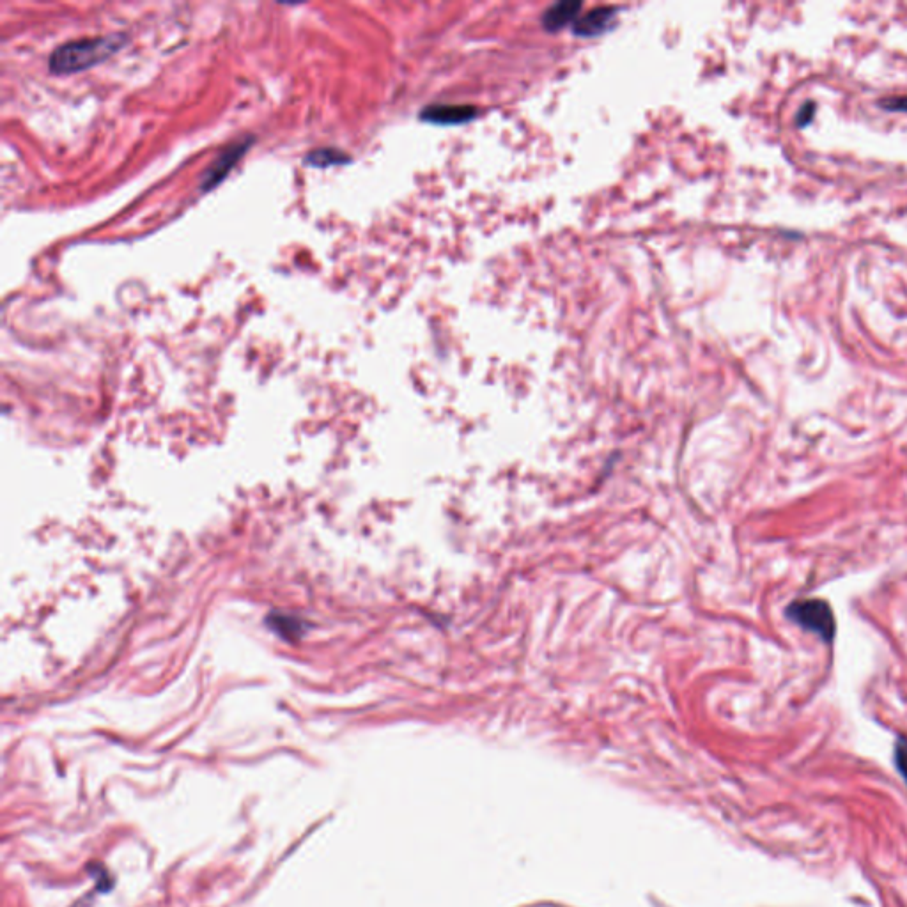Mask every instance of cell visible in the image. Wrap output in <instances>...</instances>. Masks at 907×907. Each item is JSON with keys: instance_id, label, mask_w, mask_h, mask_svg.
<instances>
[{"instance_id": "obj_3", "label": "cell", "mask_w": 907, "mask_h": 907, "mask_svg": "<svg viewBox=\"0 0 907 907\" xmlns=\"http://www.w3.org/2000/svg\"><path fill=\"white\" fill-rule=\"evenodd\" d=\"M252 146V137L249 139L236 140L234 144H231L229 148L224 149V153L218 156L215 163L211 165L210 169L204 174L202 178V190L208 192L211 188L217 187L218 183L229 174V171L233 169L234 165L238 163L241 156L245 155V151Z\"/></svg>"}, {"instance_id": "obj_4", "label": "cell", "mask_w": 907, "mask_h": 907, "mask_svg": "<svg viewBox=\"0 0 907 907\" xmlns=\"http://www.w3.org/2000/svg\"><path fill=\"white\" fill-rule=\"evenodd\" d=\"M475 110L465 105H436L422 112V117L431 123L438 125H452V123H463L473 117Z\"/></svg>"}, {"instance_id": "obj_5", "label": "cell", "mask_w": 907, "mask_h": 907, "mask_svg": "<svg viewBox=\"0 0 907 907\" xmlns=\"http://www.w3.org/2000/svg\"><path fill=\"white\" fill-rule=\"evenodd\" d=\"M580 8H582V4H578V2H559V4H555L553 8L548 9L544 13V25L550 31L564 27V25L569 24L571 20L578 16Z\"/></svg>"}, {"instance_id": "obj_2", "label": "cell", "mask_w": 907, "mask_h": 907, "mask_svg": "<svg viewBox=\"0 0 907 907\" xmlns=\"http://www.w3.org/2000/svg\"><path fill=\"white\" fill-rule=\"evenodd\" d=\"M785 615L799 628L821 638L826 644H833L837 636L835 613L824 599H798L787 606Z\"/></svg>"}, {"instance_id": "obj_10", "label": "cell", "mask_w": 907, "mask_h": 907, "mask_svg": "<svg viewBox=\"0 0 907 907\" xmlns=\"http://www.w3.org/2000/svg\"><path fill=\"white\" fill-rule=\"evenodd\" d=\"M814 112H815L814 101H807V103H805V105H803V107H801V109H799L798 116H796V125H798L799 128H803V126H807L808 123H810V121H812V119H814Z\"/></svg>"}, {"instance_id": "obj_9", "label": "cell", "mask_w": 907, "mask_h": 907, "mask_svg": "<svg viewBox=\"0 0 907 907\" xmlns=\"http://www.w3.org/2000/svg\"><path fill=\"white\" fill-rule=\"evenodd\" d=\"M879 105H881L884 110H890V112H907V96L884 98Z\"/></svg>"}, {"instance_id": "obj_8", "label": "cell", "mask_w": 907, "mask_h": 907, "mask_svg": "<svg viewBox=\"0 0 907 907\" xmlns=\"http://www.w3.org/2000/svg\"><path fill=\"white\" fill-rule=\"evenodd\" d=\"M895 766L907 785V737L900 736L895 743Z\"/></svg>"}, {"instance_id": "obj_1", "label": "cell", "mask_w": 907, "mask_h": 907, "mask_svg": "<svg viewBox=\"0 0 907 907\" xmlns=\"http://www.w3.org/2000/svg\"><path fill=\"white\" fill-rule=\"evenodd\" d=\"M126 41H128L126 34L116 32L109 36L78 39V41L64 43L61 47L55 48L50 55L48 68L55 75H70V73L89 70L119 52L121 48L125 47Z\"/></svg>"}, {"instance_id": "obj_6", "label": "cell", "mask_w": 907, "mask_h": 907, "mask_svg": "<svg viewBox=\"0 0 907 907\" xmlns=\"http://www.w3.org/2000/svg\"><path fill=\"white\" fill-rule=\"evenodd\" d=\"M613 11H608V9H596L592 11L589 16L585 18H580V22L576 25V31L583 34V36H594L597 32L603 31L608 22L612 20Z\"/></svg>"}, {"instance_id": "obj_7", "label": "cell", "mask_w": 907, "mask_h": 907, "mask_svg": "<svg viewBox=\"0 0 907 907\" xmlns=\"http://www.w3.org/2000/svg\"><path fill=\"white\" fill-rule=\"evenodd\" d=\"M305 162L312 165V167H318V169H325V167H332V165H339V163L348 162V158L344 153H341L339 149L334 148H321L312 151L307 155V160Z\"/></svg>"}]
</instances>
